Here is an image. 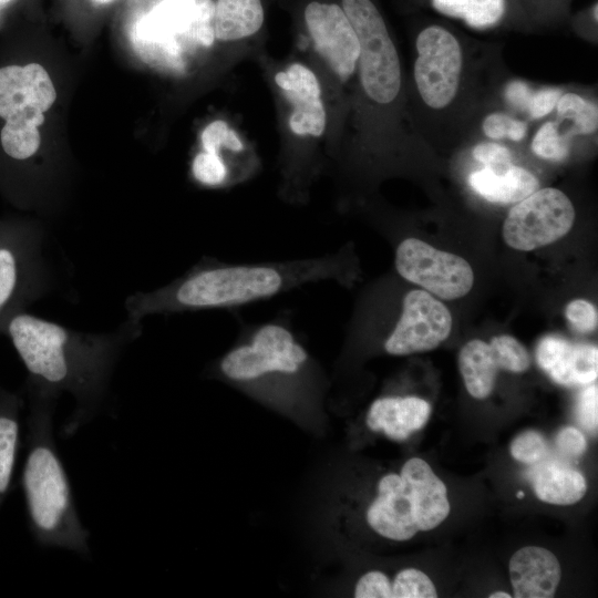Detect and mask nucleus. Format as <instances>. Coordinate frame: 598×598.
<instances>
[{"mask_svg": "<svg viewBox=\"0 0 598 598\" xmlns=\"http://www.w3.org/2000/svg\"><path fill=\"white\" fill-rule=\"evenodd\" d=\"M565 316L571 327L580 333H589L597 328V309L585 299L570 301L565 309Z\"/></svg>", "mask_w": 598, "mask_h": 598, "instance_id": "32", "label": "nucleus"}, {"mask_svg": "<svg viewBox=\"0 0 598 598\" xmlns=\"http://www.w3.org/2000/svg\"><path fill=\"white\" fill-rule=\"evenodd\" d=\"M499 369L522 373L530 364V357L525 347L508 334H502L492 338L489 342Z\"/></svg>", "mask_w": 598, "mask_h": 598, "instance_id": "28", "label": "nucleus"}, {"mask_svg": "<svg viewBox=\"0 0 598 598\" xmlns=\"http://www.w3.org/2000/svg\"><path fill=\"white\" fill-rule=\"evenodd\" d=\"M564 91L560 87L545 86L534 90L527 114L533 120L547 116L556 107L557 101Z\"/></svg>", "mask_w": 598, "mask_h": 598, "instance_id": "35", "label": "nucleus"}, {"mask_svg": "<svg viewBox=\"0 0 598 598\" xmlns=\"http://www.w3.org/2000/svg\"><path fill=\"white\" fill-rule=\"evenodd\" d=\"M556 443L558 448L569 456H579L587 447L584 434L573 426L563 427L557 434Z\"/></svg>", "mask_w": 598, "mask_h": 598, "instance_id": "38", "label": "nucleus"}, {"mask_svg": "<svg viewBox=\"0 0 598 598\" xmlns=\"http://www.w3.org/2000/svg\"><path fill=\"white\" fill-rule=\"evenodd\" d=\"M213 0H159L134 22L130 38L147 64L185 73L216 42Z\"/></svg>", "mask_w": 598, "mask_h": 598, "instance_id": "6", "label": "nucleus"}, {"mask_svg": "<svg viewBox=\"0 0 598 598\" xmlns=\"http://www.w3.org/2000/svg\"><path fill=\"white\" fill-rule=\"evenodd\" d=\"M9 1H10V0H0V6L7 3V2H9Z\"/></svg>", "mask_w": 598, "mask_h": 598, "instance_id": "43", "label": "nucleus"}, {"mask_svg": "<svg viewBox=\"0 0 598 598\" xmlns=\"http://www.w3.org/2000/svg\"><path fill=\"white\" fill-rule=\"evenodd\" d=\"M392 598H435L432 580L421 570L406 568L399 571L391 582Z\"/></svg>", "mask_w": 598, "mask_h": 598, "instance_id": "29", "label": "nucleus"}, {"mask_svg": "<svg viewBox=\"0 0 598 598\" xmlns=\"http://www.w3.org/2000/svg\"><path fill=\"white\" fill-rule=\"evenodd\" d=\"M533 92L529 83L515 79L505 85L504 99L513 109L527 113Z\"/></svg>", "mask_w": 598, "mask_h": 598, "instance_id": "37", "label": "nucleus"}, {"mask_svg": "<svg viewBox=\"0 0 598 598\" xmlns=\"http://www.w3.org/2000/svg\"><path fill=\"white\" fill-rule=\"evenodd\" d=\"M200 150L194 155L189 173L198 185L224 189L252 179L260 171L255 148L228 121L208 123L199 136Z\"/></svg>", "mask_w": 598, "mask_h": 598, "instance_id": "11", "label": "nucleus"}, {"mask_svg": "<svg viewBox=\"0 0 598 598\" xmlns=\"http://www.w3.org/2000/svg\"><path fill=\"white\" fill-rule=\"evenodd\" d=\"M545 437L535 431H526L517 435L511 445L512 456L523 463L533 464L540 461L547 453Z\"/></svg>", "mask_w": 598, "mask_h": 598, "instance_id": "31", "label": "nucleus"}, {"mask_svg": "<svg viewBox=\"0 0 598 598\" xmlns=\"http://www.w3.org/2000/svg\"><path fill=\"white\" fill-rule=\"evenodd\" d=\"M517 497H518V498H523V497H524V492H518V493H517Z\"/></svg>", "mask_w": 598, "mask_h": 598, "instance_id": "42", "label": "nucleus"}, {"mask_svg": "<svg viewBox=\"0 0 598 598\" xmlns=\"http://www.w3.org/2000/svg\"><path fill=\"white\" fill-rule=\"evenodd\" d=\"M265 22L261 0H216L214 37L224 44H237L256 37Z\"/></svg>", "mask_w": 598, "mask_h": 598, "instance_id": "22", "label": "nucleus"}, {"mask_svg": "<svg viewBox=\"0 0 598 598\" xmlns=\"http://www.w3.org/2000/svg\"><path fill=\"white\" fill-rule=\"evenodd\" d=\"M355 598H392V587L389 577L379 570L362 575L355 584Z\"/></svg>", "mask_w": 598, "mask_h": 598, "instance_id": "34", "label": "nucleus"}, {"mask_svg": "<svg viewBox=\"0 0 598 598\" xmlns=\"http://www.w3.org/2000/svg\"><path fill=\"white\" fill-rule=\"evenodd\" d=\"M556 113L560 121L568 122L573 135L591 136L598 130V106L576 92H563L556 104Z\"/></svg>", "mask_w": 598, "mask_h": 598, "instance_id": "26", "label": "nucleus"}, {"mask_svg": "<svg viewBox=\"0 0 598 598\" xmlns=\"http://www.w3.org/2000/svg\"><path fill=\"white\" fill-rule=\"evenodd\" d=\"M470 187L493 204H516L539 188L538 178L528 169L511 164L493 169L484 166L468 175Z\"/></svg>", "mask_w": 598, "mask_h": 598, "instance_id": "20", "label": "nucleus"}, {"mask_svg": "<svg viewBox=\"0 0 598 598\" xmlns=\"http://www.w3.org/2000/svg\"><path fill=\"white\" fill-rule=\"evenodd\" d=\"M400 475L405 481L413 505V515L419 530L437 527L450 514L444 483L422 458L408 460Z\"/></svg>", "mask_w": 598, "mask_h": 598, "instance_id": "17", "label": "nucleus"}, {"mask_svg": "<svg viewBox=\"0 0 598 598\" xmlns=\"http://www.w3.org/2000/svg\"><path fill=\"white\" fill-rule=\"evenodd\" d=\"M142 333L143 321L127 317L112 330L89 332L28 310L13 315L2 332L27 370L23 384L73 398L75 406L62 427L63 437L74 435L97 414L121 355Z\"/></svg>", "mask_w": 598, "mask_h": 598, "instance_id": "1", "label": "nucleus"}, {"mask_svg": "<svg viewBox=\"0 0 598 598\" xmlns=\"http://www.w3.org/2000/svg\"><path fill=\"white\" fill-rule=\"evenodd\" d=\"M412 82L417 101L430 113L451 111L463 89L466 72L465 49L447 28L430 24L414 41Z\"/></svg>", "mask_w": 598, "mask_h": 598, "instance_id": "10", "label": "nucleus"}, {"mask_svg": "<svg viewBox=\"0 0 598 598\" xmlns=\"http://www.w3.org/2000/svg\"><path fill=\"white\" fill-rule=\"evenodd\" d=\"M431 414V405L417 396H382L372 402L367 424L394 441H404L422 429Z\"/></svg>", "mask_w": 598, "mask_h": 598, "instance_id": "19", "label": "nucleus"}, {"mask_svg": "<svg viewBox=\"0 0 598 598\" xmlns=\"http://www.w3.org/2000/svg\"><path fill=\"white\" fill-rule=\"evenodd\" d=\"M533 486L540 501L555 505L575 504L587 491L586 478L580 472L556 464L539 470Z\"/></svg>", "mask_w": 598, "mask_h": 598, "instance_id": "24", "label": "nucleus"}, {"mask_svg": "<svg viewBox=\"0 0 598 598\" xmlns=\"http://www.w3.org/2000/svg\"><path fill=\"white\" fill-rule=\"evenodd\" d=\"M50 235L33 220H0V334L9 319L58 288Z\"/></svg>", "mask_w": 598, "mask_h": 598, "instance_id": "8", "label": "nucleus"}, {"mask_svg": "<svg viewBox=\"0 0 598 598\" xmlns=\"http://www.w3.org/2000/svg\"><path fill=\"white\" fill-rule=\"evenodd\" d=\"M509 576L516 598H549L557 589L561 570L551 551L527 546L512 556Z\"/></svg>", "mask_w": 598, "mask_h": 598, "instance_id": "18", "label": "nucleus"}, {"mask_svg": "<svg viewBox=\"0 0 598 598\" xmlns=\"http://www.w3.org/2000/svg\"><path fill=\"white\" fill-rule=\"evenodd\" d=\"M472 156L478 163L493 169L513 164V152L507 146L496 142H480L473 147Z\"/></svg>", "mask_w": 598, "mask_h": 598, "instance_id": "33", "label": "nucleus"}, {"mask_svg": "<svg viewBox=\"0 0 598 598\" xmlns=\"http://www.w3.org/2000/svg\"><path fill=\"white\" fill-rule=\"evenodd\" d=\"M450 310L430 292L414 289L404 295L399 317L383 338L391 355H408L439 347L451 333Z\"/></svg>", "mask_w": 598, "mask_h": 598, "instance_id": "14", "label": "nucleus"}, {"mask_svg": "<svg viewBox=\"0 0 598 598\" xmlns=\"http://www.w3.org/2000/svg\"><path fill=\"white\" fill-rule=\"evenodd\" d=\"M458 365L467 392L475 399H486L499 371L491 344L478 339L468 341L460 351Z\"/></svg>", "mask_w": 598, "mask_h": 598, "instance_id": "23", "label": "nucleus"}, {"mask_svg": "<svg viewBox=\"0 0 598 598\" xmlns=\"http://www.w3.org/2000/svg\"><path fill=\"white\" fill-rule=\"evenodd\" d=\"M352 259L347 247L318 256L251 262L224 261L204 256L168 283L137 290L124 302L127 318L204 310H237L302 287L351 280Z\"/></svg>", "mask_w": 598, "mask_h": 598, "instance_id": "2", "label": "nucleus"}, {"mask_svg": "<svg viewBox=\"0 0 598 598\" xmlns=\"http://www.w3.org/2000/svg\"><path fill=\"white\" fill-rule=\"evenodd\" d=\"M21 392L28 414L20 484L30 533L41 547H55L89 556L90 533L80 519L71 483L54 440L53 415L60 396L24 384Z\"/></svg>", "mask_w": 598, "mask_h": 598, "instance_id": "4", "label": "nucleus"}, {"mask_svg": "<svg viewBox=\"0 0 598 598\" xmlns=\"http://www.w3.org/2000/svg\"><path fill=\"white\" fill-rule=\"evenodd\" d=\"M360 42L349 116L360 140L379 133L398 115L403 94L401 59L386 22L372 0H341ZM370 138V140H371Z\"/></svg>", "mask_w": 598, "mask_h": 598, "instance_id": "5", "label": "nucleus"}, {"mask_svg": "<svg viewBox=\"0 0 598 598\" xmlns=\"http://www.w3.org/2000/svg\"><path fill=\"white\" fill-rule=\"evenodd\" d=\"M482 131L487 138L493 141L507 138L520 142L527 135L528 124L504 112H492L484 117Z\"/></svg>", "mask_w": 598, "mask_h": 598, "instance_id": "30", "label": "nucleus"}, {"mask_svg": "<svg viewBox=\"0 0 598 598\" xmlns=\"http://www.w3.org/2000/svg\"><path fill=\"white\" fill-rule=\"evenodd\" d=\"M439 13L462 21L475 30L496 27L505 17L506 0H430Z\"/></svg>", "mask_w": 598, "mask_h": 598, "instance_id": "25", "label": "nucleus"}, {"mask_svg": "<svg viewBox=\"0 0 598 598\" xmlns=\"http://www.w3.org/2000/svg\"><path fill=\"white\" fill-rule=\"evenodd\" d=\"M91 1L96 3V4H106V3L111 2L112 0H91Z\"/></svg>", "mask_w": 598, "mask_h": 598, "instance_id": "41", "label": "nucleus"}, {"mask_svg": "<svg viewBox=\"0 0 598 598\" xmlns=\"http://www.w3.org/2000/svg\"><path fill=\"white\" fill-rule=\"evenodd\" d=\"M24 406L21 390L11 391L0 385V508L12 487L21 446V413Z\"/></svg>", "mask_w": 598, "mask_h": 598, "instance_id": "21", "label": "nucleus"}, {"mask_svg": "<svg viewBox=\"0 0 598 598\" xmlns=\"http://www.w3.org/2000/svg\"><path fill=\"white\" fill-rule=\"evenodd\" d=\"M55 99V87L42 65L0 68V117L6 121L0 143L10 159L24 163L38 153L41 145L39 127Z\"/></svg>", "mask_w": 598, "mask_h": 598, "instance_id": "9", "label": "nucleus"}, {"mask_svg": "<svg viewBox=\"0 0 598 598\" xmlns=\"http://www.w3.org/2000/svg\"><path fill=\"white\" fill-rule=\"evenodd\" d=\"M274 94L280 131L278 196L306 205L312 187L336 157L340 140L322 82L302 58H261Z\"/></svg>", "mask_w": 598, "mask_h": 598, "instance_id": "3", "label": "nucleus"}, {"mask_svg": "<svg viewBox=\"0 0 598 598\" xmlns=\"http://www.w3.org/2000/svg\"><path fill=\"white\" fill-rule=\"evenodd\" d=\"M597 8H598V4H597V2H595V4L592 6V9H591V17H592V20L595 21V23H597V19H598Z\"/></svg>", "mask_w": 598, "mask_h": 598, "instance_id": "40", "label": "nucleus"}, {"mask_svg": "<svg viewBox=\"0 0 598 598\" xmlns=\"http://www.w3.org/2000/svg\"><path fill=\"white\" fill-rule=\"evenodd\" d=\"M370 527L382 537L409 540L419 530L408 485L400 474L384 475L378 484V495L367 511Z\"/></svg>", "mask_w": 598, "mask_h": 598, "instance_id": "16", "label": "nucleus"}, {"mask_svg": "<svg viewBox=\"0 0 598 598\" xmlns=\"http://www.w3.org/2000/svg\"><path fill=\"white\" fill-rule=\"evenodd\" d=\"M571 134L561 130L559 122L546 121L535 132L530 150L539 158L564 162L570 153Z\"/></svg>", "mask_w": 598, "mask_h": 598, "instance_id": "27", "label": "nucleus"}, {"mask_svg": "<svg viewBox=\"0 0 598 598\" xmlns=\"http://www.w3.org/2000/svg\"><path fill=\"white\" fill-rule=\"evenodd\" d=\"M306 60L324 87L342 142L360 58L359 38L341 4L312 0L302 12Z\"/></svg>", "mask_w": 598, "mask_h": 598, "instance_id": "7", "label": "nucleus"}, {"mask_svg": "<svg viewBox=\"0 0 598 598\" xmlns=\"http://www.w3.org/2000/svg\"><path fill=\"white\" fill-rule=\"evenodd\" d=\"M394 266L403 279L445 300L466 296L474 283L473 269L464 258L415 237L396 245Z\"/></svg>", "mask_w": 598, "mask_h": 598, "instance_id": "13", "label": "nucleus"}, {"mask_svg": "<svg viewBox=\"0 0 598 598\" xmlns=\"http://www.w3.org/2000/svg\"><path fill=\"white\" fill-rule=\"evenodd\" d=\"M598 391L597 385L585 389L578 400L577 416L581 426L589 432L597 431Z\"/></svg>", "mask_w": 598, "mask_h": 598, "instance_id": "36", "label": "nucleus"}, {"mask_svg": "<svg viewBox=\"0 0 598 598\" xmlns=\"http://www.w3.org/2000/svg\"><path fill=\"white\" fill-rule=\"evenodd\" d=\"M536 360L549 378L561 385H585L597 379L596 346L573 343L558 336H546L536 348Z\"/></svg>", "mask_w": 598, "mask_h": 598, "instance_id": "15", "label": "nucleus"}, {"mask_svg": "<svg viewBox=\"0 0 598 598\" xmlns=\"http://www.w3.org/2000/svg\"><path fill=\"white\" fill-rule=\"evenodd\" d=\"M512 596L505 591H495L489 595V598H511Z\"/></svg>", "mask_w": 598, "mask_h": 598, "instance_id": "39", "label": "nucleus"}, {"mask_svg": "<svg viewBox=\"0 0 598 598\" xmlns=\"http://www.w3.org/2000/svg\"><path fill=\"white\" fill-rule=\"evenodd\" d=\"M575 217V207L563 190L538 188L511 208L503 224V238L513 249L530 251L567 235Z\"/></svg>", "mask_w": 598, "mask_h": 598, "instance_id": "12", "label": "nucleus"}]
</instances>
